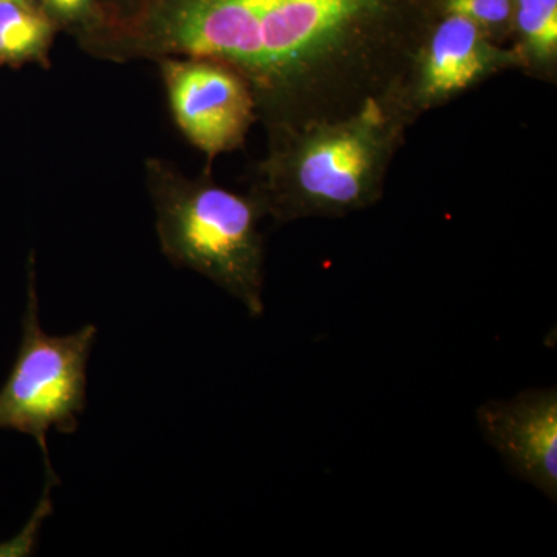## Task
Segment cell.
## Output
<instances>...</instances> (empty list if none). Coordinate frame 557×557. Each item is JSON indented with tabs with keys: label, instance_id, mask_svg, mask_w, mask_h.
Masks as SVG:
<instances>
[{
	"label": "cell",
	"instance_id": "cell-1",
	"mask_svg": "<svg viewBox=\"0 0 557 557\" xmlns=\"http://www.w3.org/2000/svg\"><path fill=\"white\" fill-rule=\"evenodd\" d=\"M440 14L442 0H97L76 39L104 61L222 62L273 135L394 89Z\"/></svg>",
	"mask_w": 557,
	"mask_h": 557
},
{
	"label": "cell",
	"instance_id": "cell-2",
	"mask_svg": "<svg viewBox=\"0 0 557 557\" xmlns=\"http://www.w3.org/2000/svg\"><path fill=\"white\" fill-rule=\"evenodd\" d=\"M410 126L386 94L341 119L269 135L249 194L278 223L364 211L383 199Z\"/></svg>",
	"mask_w": 557,
	"mask_h": 557
},
{
	"label": "cell",
	"instance_id": "cell-3",
	"mask_svg": "<svg viewBox=\"0 0 557 557\" xmlns=\"http://www.w3.org/2000/svg\"><path fill=\"white\" fill-rule=\"evenodd\" d=\"M146 183L156 211L163 255L178 269L196 271L263 313L265 240L262 208L251 194H237L209 175L188 177L160 159L146 161Z\"/></svg>",
	"mask_w": 557,
	"mask_h": 557
},
{
	"label": "cell",
	"instance_id": "cell-4",
	"mask_svg": "<svg viewBox=\"0 0 557 557\" xmlns=\"http://www.w3.org/2000/svg\"><path fill=\"white\" fill-rule=\"evenodd\" d=\"M22 339L9 379L0 388V429L30 435L50 465L47 434H73L87 403V364L97 339L94 324L64 336L44 332L36 293L35 259L28 270Z\"/></svg>",
	"mask_w": 557,
	"mask_h": 557
},
{
	"label": "cell",
	"instance_id": "cell-5",
	"mask_svg": "<svg viewBox=\"0 0 557 557\" xmlns=\"http://www.w3.org/2000/svg\"><path fill=\"white\" fill-rule=\"evenodd\" d=\"M515 69L520 70V60L512 47L494 42L467 17L442 13L424 33L406 72L387 95L416 124L431 110Z\"/></svg>",
	"mask_w": 557,
	"mask_h": 557
},
{
	"label": "cell",
	"instance_id": "cell-6",
	"mask_svg": "<svg viewBox=\"0 0 557 557\" xmlns=\"http://www.w3.org/2000/svg\"><path fill=\"white\" fill-rule=\"evenodd\" d=\"M175 123L212 160L240 148L258 121L247 81L236 70L208 58L159 61Z\"/></svg>",
	"mask_w": 557,
	"mask_h": 557
},
{
	"label": "cell",
	"instance_id": "cell-7",
	"mask_svg": "<svg viewBox=\"0 0 557 557\" xmlns=\"http://www.w3.org/2000/svg\"><path fill=\"white\" fill-rule=\"evenodd\" d=\"M478 423L508 467L556 502V388L527 391L509 401L486 403L478 410Z\"/></svg>",
	"mask_w": 557,
	"mask_h": 557
},
{
	"label": "cell",
	"instance_id": "cell-8",
	"mask_svg": "<svg viewBox=\"0 0 557 557\" xmlns=\"http://www.w3.org/2000/svg\"><path fill=\"white\" fill-rule=\"evenodd\" d=\"M512 49L520 70L533 78H557V0H515Z\"/></svg>",
	"mask_w": 557,
	"mask_h": 557
},
{
	"label": "cell",
	"instance_id": "cell-9",
	"mask_svg": "<svg viewBox=\"0 0 557 557\" xmlns=\"http://www.w3.org/2000/svg\"><path fill=\"white\" fill-rule=\"evenodd\" d=\"M57 25L36 2L0 0V65L47 67Z\"/></svg>",
	"mask_w": 557,
	"mask_h": 557
},
{
	"label": "cell",
	"instance_id": "cell-10",
	"mask_svg": "<svg viewBox=\"0 0 557 557\" xmlns=\"http://www.w3.org/2000/svg\"><path fill=\"white\" fill-rule=\"evenodd\" d=\"M442 13L467 17L502 46L511 39L515 0H443Z\"/></svg>",
	"mask_w": 557,
	"mask_h": 557
},
{
	"label": "cell",
	"instance_id": "cell-11",
	"mask_svg": "<svg viewBox=\"0 0 557 557\" xmlns=\"http://www.w3.org/2000/svg\"><path fill=\"white\" fill-rule=\"evenodd\" d=\"M46 486H44L42 498H40L38 508L33 512L27 525L22 528L17 536L11 537L10 541L0 544V557H20L32 555L33 549L38 542L40 527H42L44 519L51 512L53 502H51V490L54 483H58L57 474L53 468H46Z\"/></svg>",
	"mask_w": 557,
	"mask_h": 557
},
{
	"label": "cell",
	"instance_id": "cell-12",
	"mask_svg": "<svg viewBox=\"0 0 557 557\" xmlns=\"http://www.w3.org/2000/svg\"><path fill=\"white\" fill-rule=\"evenodd\" d=\"M36 3L57 27L62 25L76 35L90 21L97 0H36Z\"/></svg>",
	"mask_w": 557,
	"mask_h": 557
},
{
	"label": "cell",
	"instance_id": "cell-13",
	"mask_svg": "<svg viewBox=\"0 0 557 557\" xmlns=\"http://www.w3.org/2000/svg\"><path fill=\"white\" fill-rule=\"evenodd\" d=\"M20 2H36V0H20Z\"/></svg>",
	"mask_w": 557,
	"mask_h": 557
}]
</instances>
